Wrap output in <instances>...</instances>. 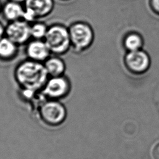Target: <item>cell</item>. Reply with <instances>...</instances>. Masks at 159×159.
<instances>
[{
    "label": "cell",
    "instance_id": "ffe728a7",
    "mask_svg": "<svg viewBox=\"0 0 159 159\" xmlns=\"http://www.w3.org/2000/svg\"><path fill=\"white\" fill-rule=\"evenodd\" d=\"M2 3L1 2V1L0 0V15H1V9H2Z\"/></svg>",
    "mask_w": 159,
    "mask_h": 159
},
{
    "label": "cell",
    "instance_id": "7c38bea8",
    "mask_svg": "<svg viewBox=\"0 0 159 159\" xmlns=\"http://www.w3.org/2000/svg\"><path fill=\"white\" fill-rule=\"evenodd\" d=\"M43 64L48 77L59 76L65 75L66 65L61 56L52 54Z\"/></svg>",
    "mask_w": 159,
    "mask_h": 159
},
{
    "label": "cell",
    "instance_id": "ac0fdd59",
    "mask_svg": "<svg viewBox=\"0 0 159 159\" xmlns=\"http://www.w3.org/2000/svg\"><path fill=\"white\" fill-rule=\"evenodd\" d=\"M9 1H16V2H18L22 4H24L26 0H9Z\"/></svg>",
    "mask_w": 159,
    "mask_h": 159
},
{
    "label": "cell",
    "instance_id": "2e32d148",
    "mask_svg": "<svg viewBox=\"0 0 159 159\" xmlns=\"http://www.w3.org/2000/svg\"><path fill=\"white\" fill-rule=\"evenodd\" d=\"M153 156L155 159H159V144L157 145L153 148Z\"/></svg>",
    "mask_w": 159,
    "mask_h": 159
},
{
    "label": "cell",
    "instance_id": "9a60e30c",
    "mask_svg": "<svg viewBox=\"0 0 159 159\" xmlns=\"http://www.w3.org/2000/svg\"><path fill=\"white\" fill-rule=\"evenodd\" d=\"M149 4L153 12L159 15V0H150Z\"/></svg>",
    "mask_w": 159,
    "mask_h": 159
},
{
    "label": "cell",
    "instance_id": "9c48e42d",
    "mask_svg": "<svg viewBox=\"0 0 159 159\" xmlns=\"http://www.w3.org/2000/svg\"><path fill=\"white\" fill-rule=\"evenodd\" d=\"M25 58L35 61L43 63L51 55L44 40L30 39L24 45Z\"/></svg>",
    "mask_w": 159,
    "mask_h": 159
},
{
    "label": "cell",
    "instance_id": "6da1fadb",
    "mask_svg": "<svg viewBox=\"0 0 159 159\" xmlns=\"http://www.w3.org/2000/svg\"><path fill=\"white\" fill-rule=\"evenodd\" d=\"M13 75L19 88L30 96L40 93L48 78L42 63L26 58L16 65Z\"/></svg>",
    "mask_w": 159,
    "mask_h": 159
},
{
    "label": "cell",
    "instance_id": "8992f818",
    "mask_svg": "<svg viewBox=\"0 0 159 159\" xmlns=\"http://www.w3.org/2000/svg\"><path fill=\"white\" fill-rule=\"evenodd\" d=\"M24 19L32 23L50 16L55 7V0H26Z\"/></svg>",
    "mask_w": 159,
    "mask_h": 159
},
{
    "label": "cell",
    "instance_id": "7a4b0ae2",
    "mask_svg": "<svg viewBox=\"0 0 159 159\" xmlns=\"http://www.w3.org/2000/svg\"><path fill=\"white\" fill-rule=\"evenodd\" d=\"M71 51L80 55L89 50L95 39V33L92 25L83 20L72 22L68 25Z\"/></svg>",
    "mask_w": 159,
    "mask_h": 159
},
{
    "label": "cell",
    "instance_id": "52a82bcc",
    "mask_svg": "<svg viewBox=\"0 0 159 159\" xmlns=\"http://www.w3.org/2000/svg\"><path fill=\"white\" fill-rule=\"evenodd\" d=\"M30 28V23L24 19L7 22L4 35L19 46H24L31 39Z\"/></svg>",
    "mask_w": 159,
    "mask_h": 159
},
{
    "label": "cell",
    "instance_id": "5b68a950",
    "mask_svg": "<svg viewBox=\"0 0 159 159\" xmlns=\"http://www.w3.org/2000/svg\"><path fill=\"white\" fill-rule=\"evenodd\" d=\"M71 89L70 79L66 75L48 77L43 88L40 91L41 95L48 99L60 100L67 97Z\"/></svg>",
    "mask_w": 159,
    "mask_h": 159
},
{
    "label": "cell",
    "instance_id": "4fadbf2b",
    "mask_svg": "<svg viewBox=\"0 0 159 159\" xmlns=\"http://www.w3.org/2000/svg\"><path fill=\"white\" fill-rule=\"evenodd\" d=\"M123 44L127 52H132L142 49L143 39L137 32H129L124 38Z\"/></svg>",
    "mask_w": 159,
    "mask_h": 159
},
{
    "label": "cell",
    "instance_id": "277c9868",
    "mask_svg": "<svg viewBox=\"0 0 159 159\" xmlns=\"http://www.w3.org/2000/svg\"><path fill=\"white\" fill-rule=\"evenodd\" d=\"M39 112L41 119L51 126L61 124L66 117V108L59 100L45 99L39 104Z\"/></svg>",
    "mask_w": 159,
    "mask_h": 159
},
{
    "label": "cell",
    "instance_id": "3957f363",
    "mask_svg": "<svg viewBox=\"0 0 159 159\" xmlns=\"http://www.w3.org/2000/svg\"><path fill=\"white\" fill-rule=\"evenodd\" d=\"M52 55L63 56L71 50L68 26L61 22L48 25L44 39Z\"/></svg>",
    "mask_w": 159,
    "mask_h": 159
},
{
    "label": "cell",
    "instance_id": "d6986e66",
    "mask_svg": "<svg viewBox=\"0 0 159 159\" xmlns=\"http://www.w3.org/2000/svg\"><path fill=\"white\" fill-rule=\"evenodd\" d=\"M58 1H60V2H70L72 0H57Z\"/></svg>",
    "mask_w": 159,
    "mask_h": 159
},
{
    "label": "cell",
    "instance_id": "8fae6325",
    "mask_svg": "<svg viewBox=\"0 0 159 159\" xmlns=\"http://www.w3.org/2000/svg\"><path fill=\"white\" fill-rule=\"evenodd\" d=\"M19 47L5 35L0 39V62L10 63L18 56Z\"/></svg>",
    "mask_w": 159,
    "mask_h": 159
},
{
    "label": "cell",
    "instance_id": "ba28073f",
    "mask_svg": "<svg viewBox=\"0 0 159 159\" xmlns=\"http://www.w3.org/2000/svg\"><path fill=\"white\" fill-rule=\"evenodd\" d=\"M149 55L142 49L128 52L124 57L126 68L132 73L140 75L145 73L150 66Z\"/></svg>",
    "mask_w": 159,
    "mask_h": 159
},
{
    "label": "cell",
    "instance_id": "5bb4252c",
    "mask_svg": "<svg viewBox=\"0 0 159 159\" xmlns=\"http://www.w3.org/2000/svg\"><path fill=\"white\" fill-rule=\"evenodd\" d=\"M48 25L42 20H37L30 23L31 39L44 40L47 32Z\"/></svg>",
    "mask_w": 159,
    "mask_h": 159
},
{
    "label": "cell",
    "instance_id": "30bf717a",
    "mask_svg": "<svg viewBox=\"0 0 159 159\" xmlns=\"http://www.w3.org/2000/svg\"><path fill=\"white\" fill-rule=\"evenodd\" d=\"M24 4L7 0L2 4L1 15L7 22H10L24 19Z\"/></svg>",
    "mask_w": 159,
    "mask_h": 159
},
{
    "label": "cell",
    "instance_id": "e0dca14e",
    "mask_svg": "<svg viewBox=\"0 0 159 159\" xmlns=\"http://www.w3.org/2000/svg\"><path fill=\"white\" fill-rule=\"evenodd\" d=\"M4 30H5V25L0 21V39L4 36Z\"/></svg>",
    "mask_w": 159,
    "mask_h": 159
}]
</instances>
